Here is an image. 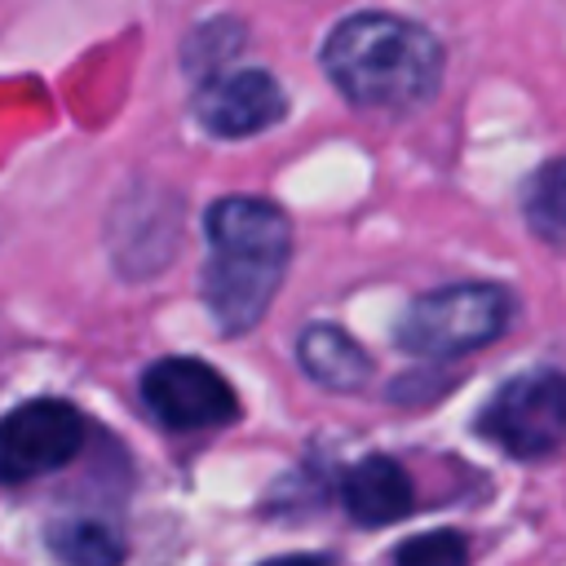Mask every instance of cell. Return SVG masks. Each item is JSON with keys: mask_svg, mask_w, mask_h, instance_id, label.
I'll return each instance as SVG.
<instances>
[{"mask_svg": "<svg viewBox=\"0 0 566 566\" xmlns=\"http://www.w3.org/2000/svg\"><path fill=\"white\" fill-rule=\"evenodd\" d=\"M208 230V265H203V301L221 332H252L292 261V226L283 208L270 199L230 195L217 199L203 217Z\"/></svg>", "mask_w": 566, "mask_h": 566, "instance_id": "cell-1", "label": "cell"}, {"mask_svg": "<svg viewBox=\"0 0 566 566\" xmlns=\"http://www.w3.org/2000/svg\"><path fill=\"white\" fill-rule=\"evenodd\" d=\"M332 84L371 111H411L442 80V44L429 27L398 13H354L323 44Z\"/></svg>", "mask_w": 566, "mask_h": 566, "instance_id": "cell-2", "label": "cell"}, {"mask_svg": "<svg viewBox=\"0 0 566 566\" xmlns=\"http://www.w3.org/2000/svg\"><path fill=\"white\" fill-rule=\"evenodd\" d=\"M513 314V296L500 283H447L424 292L398 323V349L416 358H455L491 345Z\"/></svg>", "mask_w": 566, "mask_h": 566, "instance_id": "cell-3", "label": "cell"}, {"mask_svg": "<svg viewBox=\"0 0 566 566\" xmlns=\"http://www.w3.org/2000/svg\"><path fill=\"white\" fill-rule=\"evenodd\" d=\"M478 429L504 455H553L566 442V371H526L509 380L478 416Z\"/></svg>", "mask_w": 566, "mask_h": 566, "instance_id": "cell-4", "label": "cell"}, {"mask_svg": "<svg viewBox=\"0 0 566 566\" xmlns=\"http://www.w3.org/2000/svg\"><path fill=\"white\" fill-rule=\"evenodd\" d=\"M84 442V420L62 398H31L0 416V482L22 486L62 469Z\"/></svg>", "mask_w": 566, "mask_h": 566, "instance_id": "cell-5", "label": "cell"}, {"mask_svg": "<svg viewBox=\"0 0 566 566\" xmlns=\"http://www.w3.org/2000/svg\"><path fill=\"white\" fill-rule=\"evenodd\" d=\"M142 398L150 416L172 433H203L234 420V389L217 367L199 358H159L142 376Z\"/></svg>", "mask_w": 566, "mask_h": 566, "instance_id": "cell-6", "label": "cell"}, {"mask_svg": "<svg viewBox=\"0 0 566 566\" xmlns=\"http://www.w3.org/2000/svg\"><path fill=\"white\" fill-rule=\"evenodd\" d=\"M106 243L111 256L119 265V274L128 279H146L155 270L168 265V256L181 243V203L168 190H128L115 199L111 208V226H106Z\"/></svg>", "mask_w": 566, "mask_h": 566, "instance_id": "cell-7", "label": "cell"}, {"mask_svg": "<svg viewBox=\"0 0 566 566\" xmlns=\"http://www.w3.org/2000/svg\"><path fill=\"white\" fill-rule=\"evenodd\" d=\"M195 115L212 137H256L287 115L270 71H221L195 88Z\"/></svg>", "mask_w": 566, "mask_h": 566, "instance_id": "cell-8", "label": "cell"}, {"mask_svg": "<svg viewBox=\"0 0 566 566\" xmlns=\"http://www.w3.org/2000/svg\"><path fill=\"white\" fill-rule=\"evenodd\" d=\"M340 504L358 526H389V522H402L411 513L416 491H411V478L398 460L367 455L345 473Z\"/></svg>", "mask_w": 566, "mask_h": 566, "instance_id": "cell-9", "label": "cell"}, {"mask_svg": "<svg viewBox=\"0 0 566 566\" xmlns=\"http://www.w3.org/2000/svg\"><path fill=\"white\" fill-rule=\"evenodd\" d=\"M296 363L314 385L336 389V394L363 389L371 376V354L336 323H310L296 336Z\"/></svg>", "mask_w": 566, "mask_h": 566, "instance_id": "cell-10", "label": "cell"}, {"mask_svg": "<svg viewBox=\"0 0 566 566\" xmlns=\"http://www.w3.org/2000/svg\"><path fill=\"white\" fill-rule=\"evenodd\" d=\"M49 548L62 566H119L124 539L97 517H66L49 526Z\"/></svg>", "mask_w": 566, "mask_h": 566, "instance_id": "cell-11", "label": "cell"}, {"mask_svg": "<svg viewBox=\"0 0 566 566\" xmlns=\"http://www.w3.org/2000/svg\"><path fill=\"white\" fill-rule=\"evenodd\" d=\"M522 212L539 239H566V155L531 177Z\"/></svg>", "mask_w": 566, "mask_h": 566, "instance_id": "cell-12", "label": "cell"}, {"mask_svg": "<svg viewBox=\"0 0 566 566\" xmlns=\"http://www.w3.org/2000/svg\"><path fill=\"white\" fill-rule=\"evenodd\" d=\"M239 44H243V22L239 18H212V22H203V27L190 31L181 62L203 84V80H212V75L226 71V62L239 53Z\"/></svg>", "mask_w": 566, "mask_h": 566, "instance_id": "cell-13", "label": "cell"}, {"mask_svg": "<svg viewBox=\"0 0 566 566\" xmlns=\"http://www.w3.org/2000/svg\"><path fill=\"white\" fill-rule=\"evenodd\" d=\"M394 566H469V544L460 531H424L398 544Z\"/></svg>", "mask_w": 566, "mask_h": 566, "instance_id": "cell-14", "label": "cell"}, {"mask_svg": "<svg viewBox=\"0 0 566 566\" xmlns=\"http://www.w3.org/2000/svg\"><path fill=\"white\" fill-rule=\"evenodd\" d=\"M261 566H332L327 557H305V553H292V557H270Z\"/></svg>", "mask_w": 566, "mask_h": 566, "instance_id": "cell-15", "label": "cell"}]
</instances>
